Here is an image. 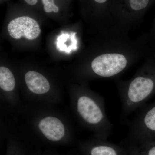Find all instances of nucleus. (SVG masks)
Segmentation results:
<instances>
[{"mask_svg": "<svg viewBox=\"0 0 155 155\" xmlns=\"http://www.w3.org/2000/svg\"><path fill=\"white\" fill-rule=\"evenodd\" d=\"M100 140L98 139L81 143V148L84 155H121V152L118 149L111 145L107 144Z\"/></svg>", "mask_w": 155, "mask_h": 155, "instance_id": "nucleus-6", "label": "nucleus"}, {"mask_svg": "<svg viewBox=\"0 0 155 155\" xmlns=\"http://www.w3.org/2000/svg\"><path fill=\"white\" fill-rule=\"evenodd\" d=\"M31 155H45L44 153L40 152H37L34 153L33 154Z\"/></svg>", "mask_w": 155, "mask_h": 155, "instance_id": "nucleus-14", "label": "nucleus"}, {"mask_svg": "<svg viewBox=\"0 0 155 155\" xmlns=\"http://www.w3.org/2000/svg\"><path fill=\"white\" fill-rule=\"evenodd\" d=\"M44 153L45 155H61L51 151H47Z\"/></svg>", "mask_w": 155, "mask_h": 155, "instance_id": "nucleus-13", "label": "nucleus"}, {"mask_svg": "<svg viewBox=\"0 0 155 155\" xmlns=\"http://www.w3.org/2000/svg\"><path fill=\"white\" fill-rule=\"evenodd\" d=\"M55 105L28 103L18 110L25 117L28 127L37 137L54 145H67L74 139V131L67 116Z\"/></svg>", "mask_w": 155, "mask_h": 155, "instance_id": "nucleus-1", "label": "nucleus"}, {"mask_svg": "<svg viewBox=\"0 0 155 155\" xmlns=\"http://www.w3.org/2000/svg\"><path fill=\"white\" fill-rule=\"evenodd\" d=\"M5 155H28L22 142L14 135L9 136Z\"/></svg>", "mask_w": 155, "mask_h": 155, "instance_id": "nucleus-8", "label": "nucleus"}, {"mask_svg": "<svg viewBox=\"0 0 155 155\" xmlns=\"http://www.w3.org/2000/svg\"><path fill=\"white\" fill-rule=\"evenodd\" d=\"M44 5V9L47 13H51L54 11L55 13H58L59 8L54 3V0H42Z\"/></svg>", "mask_w": 155, "mask_h": 155, "instance_id": "nucleus-10", "label": "nucleus"}, {"mask_svg": "<svg viewBox=\"0 0 155 155\" xmlns=\"http://www.w3.org/2000/svg\"><path fill=\"white\" fill-rule=\"evenodd\" d=\"M127 65V61L123 55L108 54L95 58L92 62L91 69L100 77H113L122 72Z\"/></svg>", "mask_w": 155, "mask_h": 155, "instance_id": "nucleus-4", "label": "nucleus"}, {"mask_svg": "<svg viewBox=\"0 0 155 155\" xmlns=\"http://www.w3.org/2000/svg\"><path fill=\"white\" fill-rule=\"evenodd\" d=\"M1 103L9 111L18 110L22 105L21 96L16 91V79L9 68L0 67Z\"/></svg>", "mask_w": 155, "mask_h": 155, "instance_id": "nucleus-3", "label": "nucleus"}, {"mask_svg": "<svg viewBox=\"0 0 155 155\" xmlns=\"http://www.w3.org/2000/svg\"><path fill=\"white\" fill-rule=\"evenodd\" d=\"M142 155H155V145L146 148L141 152Z\"/></svg>", "mask_w": 155, "mask_h": 155, "instance_id": "nucleus-11", "label": "nucleus"}, {"mask_svg": "<svg viewBox=\"0 0 155 155\" xmlns=\"http://www.w3.org/2000/svg\"><path fill=\"white\" fill-rule=\"evenodd\" d=\"M69 97L72 112L80 125L93 132L97 138H107L113 125L107 116L103 97L82 88L72 89Z\"/></svg>", "mask_w": 155, "mask_h": 155, "instance_id": "nucleus-2", "label": "nucleus"}, {"mask_svg": "<svg viewBox=\"0 0 155 155\" xmlns=\"http://www.w3.org/2000/svg\"><path fill=\"white\" fill-rule=\"evenodd\" d=\"M25 1L28 5H34L37 3L38 0H25Z\"/></svg>", "mask_w": 155, "mask_h": 155, "instance_id": "nucleus-12", "label": "nucleus"}, {"mask_svg": "<svg viewBox=\"0 0 155 155\" xmlns=\"http://www.w3.org/2000/svg\"><path fill=\"white\" fill-rule=\"evenodd\" d=\"M127 2L128 8L133 11H140L148 5L150 0H125Z\"/></svg>", "mask_w": 155, "mask_h": 155, "instance_id": "nucleus-9", "label": "nucleus"}, {"mask_svg": "<svg viewBox=\"0 0 155 155\" xmlns=\"http://www.w3.org/2000/svg\"><path fill=\"white\" fill-rule=\"evenodd\" d=\"M76 34V32L64 33L58 36L56 42L57 49L68 54H70L72 51L77 50L78 41L75 37Z\"/></svg>", "mask_w": 155, "mask_h": 155, "instance_id": "nucleus-7", "label": "nucleus"}, {"mask_svg": "<svg viewBox=\"0 0 155 155\" xmlns=\"http://www.w3.org/2000/svg\"><path fill=\"white\" fill-rule=\"evenodd\" d=\"M8 31L11 37L19 39L24 37L28 40L36 38L41 30L36 20L28 17H17L8 25Z\"/></svg>", "mask_w": 155, "mask_h": 155, "instance_id": "nucleus-5", "label": "nucleus"}]
</instances>
